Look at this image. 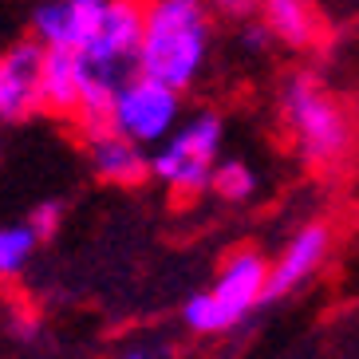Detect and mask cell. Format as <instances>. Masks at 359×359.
I'll return each mask as SVG.
<instances>
[{"mask_svg": "<svg viewBox=\"0 0 359 359\" xmlns=\"http://www.w3.org/2000/svg\"><path fill=\"white\" fill-rule=\"evenodd\" d=\"M95 20H99L95 12L75 8L67 0H43V4L32 8L28 28H32V40H40L43 48H67V52H75L91 36Z\"/></svg>", "mask_w": 359, "mask_h": 359, "instance_id": "11", "label": "cell"}, {"mask_svg": "<svg viewBox=\"0 0 359 359\" xmlns=\"http://www.w3.org/2000/svg\"><path fill=\"white\" fill-rule=\"evenodd\" d=\"M115 359H174V348H170V344H158V339H150V344L138 339V344H127Z\"/></svg>", "mask_w": 359, "mask_h": 359, "instance_id": "17", "label": "cell"}, {"mask_svg": "<svg viewBox=\"0 0 359 359\" xmlns=\"http://www.w3.org/2000/svg\"><path fill=\"white\" fill-rule=\"evenodd\" d=\"M210 12L217 20H229V24H245L253 20L261 12V0H210Z\"/></svg>", "mask_w": 359, "mask_h": 359, "instance_id": "16", "label": "cell"}, {"mask_svg": "<svg viewBox=\"0 0 359 359\" xmlns=\"http://www.w3.org/2000/svg\"><path fill=\"white\" fill-rule=\"evenodd\" d=\"M182 118H186V91L162 83L154 75L135 72L127 83L118 87V95L111 99L107 127H115L118 135L135 138L138 147L154 150Z\"/></svg>", "mask_w": 359, "mask_h": 359, "instance_id": "6", "label": "cell"}, {"mask_svg": "<svg viewBox=\"0 0 359 359\" xmlns=\"http://www.w3.org/2000/svg\"><path fill=\"white\" fill-rule=\"evenodd\" d=\"M327 257H332V225H300L285 241V249L269 261V300H280V296H292L296 288H304L324 269Z\"/></svg>", "mask_w": 359, "mask_h": 359, "instance_id": "8", "label": "cell"}, {"mask_svg": "<svg viewBox=\"0 0 359 359\" xmlns=\"http://www.w3.org/2000/svg\"><path fill=\"white\" fill-rule=\"evenodd\" d=\"M257 20L269 28L273 43L288 48V52H304L320 40V8L316 0H261Z\"/></svg>", "mask_w": 359, "mask_h": 359, "instance_id": "10", "label": "cell"}, {"mask_svg": "<svg viewBox=\"0 0 359 359\" xmlns=\"http://www.w3.org/2000/svg\"><path fill=\"white\" fill-rule=\"evenodd\" d=\"M261 304H269V257L245 245L222 261L205 292L182 304V324L194 336H225Z\"/></svg>", "mask_w": 359, "mask_h": 359, "instance_id": "4", "label": "cell"}, {"mask_svg": "<svg viewBox=\"0 0 359 359\" xmlns=\"http://www.w3.org/2000/svg\"><path fill=\"white\" fill-rule=\"evenodd\" d=\"M225 147V118L210 107L186 115L178 127L150 150V178L174 198L210 194L213 166Z\"/></svg>", "mask_w": 359, "mask_h": 359, "instance_id": "5", "label": "cell"}, {"mask_svg": "<svg viewBox=\"0 0 359 359\" xmlns=\"http://www.w3.org/2000/svg\"><path fill=\"white\" fill-rule=\"evenodd\" d=\"M257 190H261V174L245 158H217L210 178L213 198H222L225 205H245V201L257 198Z\"/></svg>", "mask_w": 359, "mask_h": 359, "instance_id": "13", "label": "cell"}, {"mask_svg": "<svg viewBox=\"0 0 359 359\" xmlns=\"http://www.w3.org/2000/svg\"><path fill=\"white\" fill-rule=\"evenodd\" d=\"M40 72H43V43L16 40L0 52V123H28L40 115Z\"/></svg>", "mask_w": 359, "mask_h": 359, "instance_id": "7", "label": "cell"}, {"mask_svg": "<svg viewBox=\"0 0 359 359\" xmlns=\"http://www.w3.org/2000/svg\"><path fill=\"white\" fill-rule=\"evenodd\" d=\"M276 115L296 162L308 170H339L355 150V118L316 72H292L280 79Z\"/></svg>", "mask_w": 359, "mask_h": 359, "instance_id": "1", "label": "cell"}, {"mask_svg": "<svg viewBox=\"0 0 359 359\" xmlns=\"http://www.w3.org/2000/svg\"><path fill=\"white\" fill-rule=\"evenodd\" d=\"M36 245H40V237L28 222H0V280L20 276L32 264Z\"/></svg>", "mask_w": 359, "mask_h": 359, "instance_id": "14", "label": "cell"}, {"mask_svg": "<svg viewBox=\"0 0 359 359\" xmlns=\"http://www.w3.org/2000/svg\"><path fill=\"white\" fill-rule=\"evenodd\" d=\"M213 20L210 0H142L138 72L194 91L213 55Z\"/></svg>", "mask_w": 359, "mask_h": 359, "instance_id": "2", "label": "cell"}, {"mask_svg": "<svg viewBox=\"0 0 359 359\" xmlns=\"http://www.w3.org/2000/svg\"><path fill=\"white\" fill-rule=\"evenodd\" d=\"M83 150L91 162V174L107 186H142L150 178V150L138 147L135 138L118 135L107 123L83 130Z\"/></svg>", "mask_w": 359, "mask_h": 359, "instance_id": "9", "label": "cell"}, {"mask_svg": "<svg viewBox=\"0 0 359 359\" xmlns=\"http://www.w3.org/2000/svg\"><path fill=\"white\" fill-rule=\"evenodd\" d=\"M138 43H142V0H111L99 12L91 36L75 48L79 67L75 123L83 130L107 123L111 99L138 72Z\"/></svg>", "mask_w": 359, "mask_h": 359, "instance_id": "3", "label": "cell"}, {"mask_svg": "<svg viewBox=\"0 0 359 359\" xmlns=\"http://www.w3.org/2000/svg\"><path fill=\"white\" fill-rule=\"evenodd\" d=\"M75 107H79V67H75V52H67V48H43L40 115L75 118Z\"/></svg>", "mask_w": 359, "mask_h": 359, "instance_id": "12", "label": "cell"}, {"mask_svg": "<svg viewBox=\"0 0 359 359\" xmlns=\"http://www.w3.org/2000/svg\"><path fill=\"white\" fill-rule=\"evenodd\" d=\"M24 222L32 225V233L40 237V241H48V237H55V229L64 225V201H55V198L36 201L32 210H28V217H24Z\"/></svg>", "mask_w": 359, "mask_h": 359, "instance_id": "15", "label": "cell"}, {"mask_svg": "<svg viewBox=\"0 0 359 359\" xmlns=\"http://www.w3.org/2000/svg\"><path fill=\"white\" fill-rule=\"evenodd\" d=\"M67 4H75V8H83V12H95V16H99V12H103L107 4H111V0H67Z\"/></svg>", "mask_w": 359, "mask_h": 359, "instance_id": "18", "label": "cell"}]
</instances>
